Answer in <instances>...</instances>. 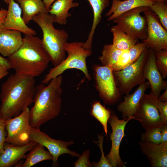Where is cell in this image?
I'll return each instance as SVG.
<instances>
[{"mask_svg": "<svg viewBox=\"0 0 167 167\" xmlns=\"http://www.w3.org/2000/svg\"><path fill=\"white\" fill-rule=\"evenodd\" d=\"M158 109L161 120L164 123L167 124V101H159Z\"/></svg>", "mask_w": 167, "mask_h": 167, "instance_id": "e575fe53", "label": "cell"}, {"mask_svg": "<svg viewBox=\"0 0 167 167\" xmlns=\"http://www.w3.org/2000/svg\"><path fill=\"white\" fill-rule=\"evenodd\" d=\"M8 70L5 66L0 64V80L9 74Z\"/></svg>", "mask_w": 167, "mask_h": 167, "instance_id": "f35d334b", "label": "cell"}, {"mask_svg": "<svg viewBox=\"0 0 167 167\" xmlns=\"http://www.w3.org/2000/svg\"><path fill=\"white\" fill-rule=\"evenodd\" d=\"M149 9V6L136 8L119 15L113 20L116 26L128 34L138 40L145 39L147 36L146 19L140 13Z\"/></svg>", "mask_w": 167, "mask_h": 167, "instance_id": "52a82bcc", "label": "cell"}, {"mask_svg": "<svg viewBox=\"0 0 167 167\" xmlns=\"http://www.w3.org/2000/svg\"><path fill=\"white\" fill-rule=\"evenodd\" d=\"M90 154L89 149H88L83 152L82 154L78 157L77 160L73 163L75 167H92V164L89 160Z\"/></svg>", "mask_w": 167, "mask_h": 167, "instance_id": "836d02e7", "label": "cell"}, {"mask_svg": "<svg viewBox=\"0 0 167 167\" xmlns=\"http://www.w3.org/2000/svg\"><path fill=\"white\" fill-rule=\"evenodd\" d=\"M82 42H67L64 49L67 56L58 65L50 69L41 81L44 84H48L52 79L61 75L66 70L75 69L81 71L88 81L91 79L88 72L86 59L92 54V50L86 48Z\"/></svg>", "mask_w": 167, "mask_h": 167, "instance_id": "5b68a950", "label": "cell"}, {"mask_svg": "<svg viewBox=\"0 0 167 167\" xmlns=\"http://www.w3.org/2000/svg\"><path fill=\"white\" fill-rule=\"evenodd\" d=\"M139 144L151 167H167V142L156 144L141 141Z\"/></svg>", "mask_w": 167, "mask_h": 167, "instance_id": "e0dca14e", "label": "cell"}, {"mask_svg": "<svg viewBox=\"0 0 167 167\" xmlns=\"http://www.w3.org/2000/svg\"><path fill=\"white\" fill-rule=\"evenodd\" d=\"M23 39L19 31L3 29L0 32V53L4 57L11 55L20 48Z\"/></svg>", "mask_w": 167, "mask_h": 167, "instance_id": "d6986e66", "label": "cell"}, {"mask_svg": "<svg viewBox=\"0 0 167 167\" xmlns=\"http://www.w3.org/2000/svg\"><path fill=\"white\" fill-rule=\"evenodd\" d=\"M158 97L152 95L143 94L138 108L134 115L145 130L161 128L165 124L161 120L158 109Z\"/></svg>", "mask_w": 167, "mask_h": 167, "instance_id": "30bf717a", "label": "cell"}, {"mask_svg": "<svg viewBox=\"0 0 167 167\" xmlns=\"http://www.w3.org/2000/svg\"><path fill=\"white\" fill-rule=\"evenodd\" d=\"M155 2H160L162 3H165L166 0H153Z\"/></svg>", "mask_w": 167, "mask_h": 167, "instance_id": "7bdbcfd3", "label": "cell"}, {"mask_svg": "<svg viewBox=\"0 0 167 167\" xmlns=\"http://www.w3.org/2000/svg\"><path fill=\"white\" fill-rule=\"evenodd\" d=\"M150 86L148 81L140 84L132 94L125 95L123 101L117 106L118 110L124 118L134 116L139 107L140 101L146 90Z\"/></svg>", "mask_w": 167, "mask_h": 167, "instance_id": "ac0fdd59", "label": "cell"}, {"mask_svg": "<svg viewBox=\"0 0 167 167\" xmlns=\"http://www.w3.org/2000/svg\"><path fill=\"white\" fill-rule=\"evenodd\" d=\"M161 143L167 142V124H165L161 127Z\"/></svg>", "mask_w": 167, "mask_h": 167, "instance_id": "74e56055", "label": "cell"}, {"mask_svg": "<svg viewBox=\"0 0 167 167\" xmlns=\"http://www.w3.org/2000/svg\"><path fill=\"white\" fill-rule=\"evenodd\" d=\"M113 36L112 45L116 48L122 51L128 50L138 42V40L128 34L116 25L110 29Z\"/></svg>", "mask_w": 167, "mask_h": 167, "instance_id": "cb8c5ba5", "label": "cell"}, {"mask_svg": "<svg viewBox=\"0 0 167 167\" xmlns=\"http://www.w3.org/2000/svg\"><path fill=\"white\" fill-rule=\"evenodd\" d=\"M7 10L3 8H1L0 10V32L4 29L3 24L6 17Z\"/></svg>", "mask_w": 167, "mask_h": 167, "instance_id": "8d00e7d4", "label": "cell"}, {"mask_svg": "<svg viewBox=\"0 0 167 167\" xmlns=\"http://www.w3.org/2000/svg\"><path fill=\"white\" fill-rule=\"evenodd\" d=\"M93 69L95 86L100 97L106 105L117 103L122 94L116 86L113 70L109 67L97 65Z\"/></svg>", "mask_w": 167, "mask_h": 167, "instance_id": "ba28073f", "label": "cell"}, {"mask_svg": "<svg viewBox=\"0 0 167 167\" xmlns=\"http://www.w3.org/2000/svg\"><path fill=\"white\" fill-rule=\"evenodd\" d=\"M148 51L147 48L136 61L122 70L113 71L116 86L122 95L129 94L133 88L146 81L144 72Z\"/></svg>", "mask_w": 167, "mask_h": 167, "instance_id": "8992f818", "label": "cell"}, {"mask_svg": "<svg viewBox=\"0 0 167 167\" xmlns=\"http://www.w3.org/2000/svg\"><path fill=\"white\" fill-rule=\"evenodd\" d=\"M123 51L115 48L112 44H106L98 59L102 66L109 67L113 71Z\"/></svg>", "mask_w": 167, "mask_h": 167, "instance_id": "484cf974", "label": "cell"}, {"mask_svg": "<svg viewBox=\"0 0 167 167\" xmlns=\"http://www.w3.org/2000/svg\"><path fill=\"white\" fill-rule=\"evenodd\" d=\"M7 59L15 74L34 78L40 75L50 62L42 39L28 34H25L20 48Z\"/></svg>", "mask_w": 167, "mask_h": 167, "instance_id": "7a4b0ae2", "label": "cell"}, {"mask_svg": "<svg viewBox=\"0 0 167 167\" xmlns=\"http://www.w3.org/2000/svg\"><path fill=\"white\" fill-rule=\"evenodd\" d=\"M147 26V36L142 41L147 48L156 52L167 49V30L161 24L157 15L150 9L143 12Z\"/></svg>", "mask_w": 167, "mask_h": 167, "instance_id": "4fadbf2b", "label": "cell"}, {"mask_svg": "<svg viewBox=\"0 0 167 167\" xmlns=\"http://www.w3.org/2000/svg\"><path fill=\"white\" fill-rule=\"evenodd\" d=\"M7 13L3 24L4 29L19 31L24 35H35L36 31L28 27L22 16V10L14 0H9Z\"/></svg>", "mask_w": 167, "mask_h": 167, "instance_id": "9a60e30c", "label": "cell"}, {"mask_svg": "<svg viewBox=\"0 0 167 167\" xmlns=\"http://www.w3.org/2000/svg\"><path fill=\"white\" fill-rule=\"evenodd\" d=\"M44 146L37 143L26 155L25 160L21 165L22 167H31L40 162L52 160L53 156L49 151L45 150Z\"/></svg>", "mask_w": 167, "mask_h": 167, "instance_id": "d4e9b609", "label": "cell"}, {"mask_svg": "<svg viewBox=\"0 0 167 167\" xmlns=\"http://www.w3.org/2000/svg\"><path fill=\"white\" fill-rule=\"evenodd\" d=\"M131 64L128 50L123 51L120 56L113 71L122 70Z\"/></svg>", "mask_w": 167, "mask_h": 167, "instance_id": "d6a6232c", "label": "cell"}, {"mask_svg": "<svg viewBox=\"0 0 167 167\" xmlns=\"http://www.w3.org/2000/svg\"><path fill=\"white\" fill-rule=\"evenodd\" d=\"M158 100L160 101H167V89L165 90L164 92L159 97Z\"/></svg>", "mask_w": 167, "mask_h": 167, "instance_id": "b9f144b4", "label": "cell"}, {"mask_svg": "<svg viewBox=\"0 0 167 167\" xmlns=\"http://www.w3.org/2000/svg\"><path fill=\"white\" fill-rule=\"evenodd\" d=\"M40 27L43 32L42 39L50 62L54 66L59 65L66 58L65 45L67 42L68 34L65 30L56 29L53 25L54 17L48 12L34 16L32 19Z\"/></svg>", "mask_w": 167, "mask_h": 167, "instance_id": "277c9868", "label": "cell"}, {"mask_svg": "<svg viewBox=\"0 0 167 167\" xmlns=\"http://www.w3.org/2000/svg\"><path fill=\"white\" fill-rule=\"evenodd\" d=\"M7 4H8L9 0H3Z\"/></svg>", "mask_w": 167, "mask_h": 167, "instance_id": "ee69618b", "label": "cell"}, {"mask_svg": "<svg viewBox=\"0 0 167 167\" xmlns=\"http://www.w3.org/2000/svg\"><path fill=\"white\" fill-rule=\"evenodd\" d=\"M156 52L155 62L156 67L163 79L167 76V49Z\"/></svg>", "mask_w": 167, "mask_h": 167, "instance_id": "f1b7e54d", "label": "cell"}, {"mask_svg": "<svg viewBox=\"0 0 167 167\" xmlns=\"http://www.w3.org/2000/svg\"><path fill=\"white\" fill-rule=\"evenodd\" d=\"M158 17L162 26L167 30V5L165 3L154 2L149 6Z\"/></svg>", "mask_w": 167, "mask_h": 167, "instance_id": "83f0119b", "label": "cell"}, {"mask_svg": "<svg viewBox=\"0 0 167 167\" xmlns=\"http://www.w3.org/2000/svg\"><path fill=\"white\" fill-rule=\"evenodd\" d=\"M0 64L6 67L8 70L12 69L7 59L5 58L0 55Z\"/></svg>", "mask_w": 167, "mask_h": 167, "instance_id": "ab89813d", "label": "cell"}, {"mask_svg": "<svg viewBox=\"0 0 167 167\" xmlns=\"http://www.w3.org/2000/svg\"></svg>", "mask_w": 167, "mask_h": 167, "instance_id": "f6af8a7d", "label": "cell"}, {"mask_svg": "<svg viewBox=\"0 0 167 167\" xmlns=\"http://www.w3.org/2000/svg\"><path fill=\"white\" fill-rule=\"evenodd\" d=\"M132 119H135L134 115L120 120L115 113H113L108 120L112 130L110 135L112 145L111 150L106 157L112 167H123L126 165V162L122 161L120 157L119 148L122 140L125 136L126 126Z\"/></svg>", "mask_w": 167, "mask_h": 167, "instance_id": "7c38bea8", "label": "cell"}, {"mask_svg": "<svg viewBox=\"0 0 167 167\" xmlns=\"http://www.w3.org/2000/svg\"><path fill=\"white\" fill-rule=\"evenodd\" d=\"M154 2L153 0H112L111 6L105 14L108 21L126 11L139 7L149 6Z\"/></svg>", "mask_w": 167, "mask_h": 167, "instance_id": "ffe728a7", "label": "cell"}, {"mask_svg": "<svg viewBox=\"0 0 167 167\" xmlns=\"http://www.w3.org/2000/svg\"><path fill=\"white\" fill-rule=\"evenodd\" d=\"M112 112L102 105L99 101H95L92 104L91 115L97 119L102 125L103 130L107 137V123L112 114Z\"/></svg>", "mask_w": 167, "mask_h": 167, "instance_id": "4316f807", "label": "cell"}, {"mask_svg": "<svg viewBox=\"0 0 167 167\" xmlns=\"http://www.w3.org/2000/svg\"><path fill=\"white\" fill-rule=\"evenodd\" d=\"M147 48L143 42H138L128 50L131 64L138 59L143 52Z\"/></svg>", "mask_w": 167, "mask_h": 167, "instance_id": "1f68e13d", "label": "cell"}, {"mask_svg": "<svg viewBox=\"0 0 167 167\" xmlns=\"http://www.w3.org/2000/svg\"><path fill=\"white\" fill-rule=\"evenodd\" d=\"M30 109L26 107L19 114L4 122L7 135L5 142L17 145H23L30 142Z\"/></svg>", "mask_w": 167, "mask_h": 167, "instance_id": "9c48e42d", "label": "cell"}, {"mask_svg": "<svg viewBox=\"0 0 167 167\" xmlns=\"http://www.w3.org/2000/svg\"><path fill=\"white\" fill-rule=\"evenodd\" d=\"M30 141L40 143L45 147L53 156L52 166H59L58 159L61 155L70 154L72 157H78L80 155L75 151L69 149L68 147L74 144L73 141H65L57 140L51 138L45 133L41 131L39 128H31L30 134Z\"/></svg>", "mask_w": 167, "mask_h": 167, "instance_id": "8fae6325", "label": "cell"}, {"mask_svg": "<svg viewBox=\"0 0 167 167\" xmlns=\"http://www.w3.org/2000/svg\"><path fill=\"white\" fill-rule=\"evenodd\" d=\"M141 141L159 144L161 142V128L145 130L141 135Z\"/></svg>", "mask_w": 167, "mask_h": 167, "instance_id": "f546056e", "label": "cell"}, {"mask_svg": "<svg viewBox=\"0 0 167 167\" xmlns=\"http://www.w3.org/2000/svg\"><path fill=\"white\" fill-rule=\"evenodd\" d=\"M89 2L93 11V20L91 30L84 46L92 49V45L95 30L101 21L102 15L105 10L109 6L110 0H87Z\"/></svg>", "mask_w": 167, "mask_h": 167, "instance_id": "7402d4cb", "label": "cell"}, {"mask_svg": "<svg viewBox=\"0 0 167 167\" xmlns=\"http://www.w3.org/2000/svg\"><path fill=\"white\" fill-rule=\"evenodd\" d=\"M37 143L30 141L23 145H17L5 142L4 152L0 155V167H11L20 160L25 158V154Z\"/></svg>", "mask_w": 167, "mask_h": 167, "instance_id": "2e32d148", "label": "cell"}, {"mask_svg": "<svg viewBox=\"0 0 167 167\" xmlns=\"http://www.w3.org/2000/svg\"><path fill=\"white\" fill-rule=\"evenodd\" d=\"M5 126L4 121L0 120V155L4 152L6 139Z\"/></svg>", "mask_w": 167, "mask_h": 167, "instance_id": "d590c367", "label": "cell"}, {"mask_svg": "<svg viewBox=\"0 0 167 167\" xmlns=\"http://www.w3.org/2000/svg\"><path fill=\"white\" fill-rule=\"evenodd\" d=\"M45 4V8L49 12L50 7L53 3L56 0H42Z\"/></svg>", "mask_w": 167, "mask_h": 167, "instance_id": "60d3db41", "label": "cell"}, {"mask_svg": "<svg viewBox=\"0 0 167 167\" xmlns=\"http://www.w3.org/2000/svg\"><path fill=\"white\" fill-rule=\"evenodd\" d=\"M20 4L25 23L27 24L36 15L48 12L42 0H14Z\"/></svg>", "mask_w": 167, "mask_h": 167, "instance_id": "603a6c76", "label": "cell"}, {"mask_svg": "<svg viewBox=\"0 0 167 167\" xmlns=\"http://www.w3.org/2000/svg\"><path fill=\"white\" fill-rule=\"evenodd\" d=\"M74 0H56L51 5L48 13L54 16V23L65 25L67 19L71 15L68 11L71 8L78 6L79 4Z\"/></svg>", "mask_w": 167, "mask_h": 167, "instance_id": "44dd1931", "label": "cell"}, {"mask_svg": "<svg viewBox=\"0 0 167 167\" xmlns=\"http://www.w3.org/2000/svg\"><path fill=\"white\" fill-rule=\"evenodd\" d=\"M63 77L51 79L47 86L41 83L36 86L33 105L30 110L32 128L40 126L59 114L61 110Z\"/></svg>", "mask_w": 167, "mask_h": 167, "instance_id": "3957f363", "label": "cell"}, {"mask_svg": "<svg viewBox=\"0 0 167 167\" xmlns=\"http://www.w3.org/2000/svg\"><path fill=\"white\" fill-rule=\"evenodd\" d=\"M98 139V143L94 141V142L99 147L101 152V156L99 161L98 162H93L92 167H112L111 165L105 156L103 151V144L104 139L103 133L101 135L97 134Z\"/></svg>", "mask_w": 167, "mask_h": 167, "instance_id": "4dcf8cb0", "label": "cell"}, {"mask_svg": "<svg viewBox=\"0 0 167 167\" xmlns=\"http://www.w3.org/2000/svg\"><path fill=\"white\" fill-rule=\"evenodd\" d=\"M155 60V52L149 49L144 75L151 87L150 93L158 98L161 91L167 89V82L164 80L156 67Z\"/></svg>", "mask_w": 167, "mask_h": 167, "instance_id": "5bb4252c", "label": "cell"}, {"mask_svg": "<svg viewBox=\"0 0 167 167\" xmlns=\"http://www.w3.org/2000/svg\"><path fill=\"white\" fill-rule=\"evenodd\" d=\"M36 80L34 78L15 73L10 75L2 84L0 95V120L19 114L34 102Z\"/></svg>", "mask_w": 167, "mask_h": 167, "instance_id": "6da1fadb", "label": "cell"}]
</instances>
